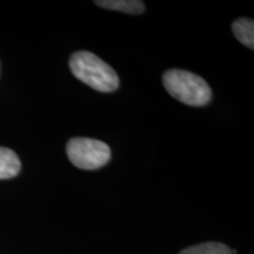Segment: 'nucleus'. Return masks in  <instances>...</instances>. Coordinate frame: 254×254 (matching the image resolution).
Wrapping results in <instances>:
<instances>
[{
	"label": "nucleus",
	"mask_w": 254,
	"mask_h": 254,
	"mask_svg": "<svg viewBox=\"0 0 254 254\" xmlns=\"http://www.w3.org/2000/svg\"><path fill=\"white\" fill-rule=\"evenodd\" d=\"M69 68L75 78L95 91L114 92L119 87L117 72L103 59L88 51H78L69 58Z\"/></svg>",
	"instance_id": "f257e3e1"
},
{
	"label": "nucleus",
	"mask_w": 254,
	"mask_h": 254,
	"mask_svg": "<svg viewBox=\"0 0 254 254\" xmlns=\"http://www.w3.org/2000/svg\"><path fill=\"white\" fill-rule=\"evenodd\" d=\"M163 84L174 99L189 106H205L212 99V90L204 79L184 69H168L163 74Z\"/></svg>",
	"instance_id": "f03ea898"
},
{
	"label": "nucleus",
	"mask_w": 254,
	"mask_h": 254,
	"mask_svg": "<svg viewBox=\"0 0 254 254\" xmlns=\"http://www.w3.org/2000/svg\"><path fill=\"white\" fill-rule=\"evenodd\" d=\"M69 161L81 170H98L110 161L111 150L104 141L91 138L69 139L66 145Z\"/></svg>",
	"instance_id": "7ed1b4c3"
},
{
	"label": "nucleus",
	"mask_w": 254,
	"mask_h": 254,
	"mask_svg": "<svg viewBox=\"0 0 254 254\" xmlns=\"http://www.w3.org/2000/svg\"><path fill=\"white\" fill-rule=\"evenodd\" d=\"M21 164L18 155L9 148L0 147V179H9L17 176Z\"/></svg>",
	"instance_id": "20e7f679"
},
{
	"label": "nucleus",
	"mask_w": 254,
	"mask_h": 254,
	"mask_svg": "<svg viewBox=\"0 0 254 254\" xmlns=\"http://www.w3.org/2000/svg\"><path fill=\"white\" fill-rule=\"evenodd\" d=\"M94 2L99 7L128 14H140L145 11V4L140 0H100Z\"/></svg>",
	"instance_id": "39448f33"
},
{
	"label": "nucleus",
	"mask_w": 254,
	"mask_h": 254,
	"mask_svg": "<svg viewBox=\"0 0 254 254\" xmlns=\"http://www.w3.org/2000/svg\"><path fill=\"white\" fill-rule=\"evenodd\" d=\"M234 36L243 45L254 49V21L250 18H240L232 24Z\"/></svg>",
	"instance_id": "423d86ee"
},
{
	"label": "nucleus",
	"mask_w": 254,
	"mask_h": 254,
	"mask_svg": "<svg viewBox=\"0 0 254 254\" xmlns=\"http://www.w3.org/2000/svg\"><path fill=\"white\" fill-rule=\"evenodd\" d=\"M179 254H232V250L224 244L211 241L187 247Z\"/></svg>",
	"instance_id": "0eeeda50"
}]
</instances>
